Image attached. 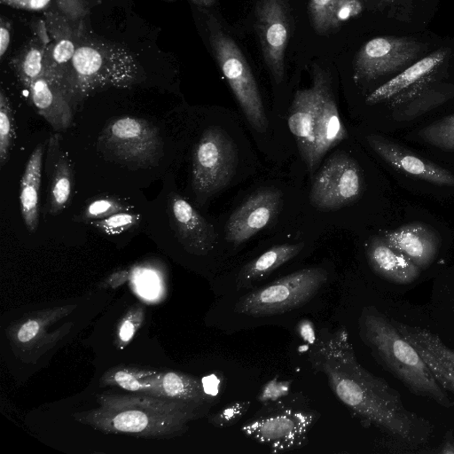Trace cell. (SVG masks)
Wrapping results in <instances>:
<instances>
[{
  "mask_svg": "<svg viewBox=\"0 0 454 454\" xmlns=\"http://www.w3.org/2000/svg\"><path fill=\"white\" fill-rule=\"evenodd\" d=\"M305 352L311 368L325 376L335 396L363 423L405 443L428 441L432 425L409 411L387 382L360 364L345 328L319 327Z\"/></svg>",
  "mask_w": 454,
  "mask_h": 454,
  "instance_id": "6da1fadb",
  "label": "cell"
},
{
  "mask_svg": "<svg viewBox=\"0 0 454 454\" xmlns=\"http://www.w3.org/2000/svg\"><path fill=\"white\" fill-rule=\"evenodd\" d=\"M332 282L330 270L315 265L217 296L210 324L227 334L270 325L290 329L300 318L323 308Z\"/></svg>",
  "mask_w": 454,
  "mask_h": 454,
  "instance_id": "7a4b0ae2",
  "label": "cell"
},
{
  "mask_svg": "<svg viewBox=\"0 0 454 454\" xmlns=\"http://www.w3.org/2000/svg\"><path fill=\"white\" fill-rule=\"evenodd\" d=\"M98 406L75 412L74 419L104 434L146 439H172L210 410L185 401L144 393L97 395Z\"/></svg>",
  "mask_w": 454,
  "mask_h": 454,
  "instance_id": "3957f363",
  "label": "cell"
},
{
  "mask_svg": "<svg viewBox=\"0 0 454 454\" xmlns=\"http://www.w3.org/2000/svg\"><path fill=\"white\" fill-rule=\"evenodd\" d=\"M358 332L379 363L410 391L445 408L453 405L419 350L396 329L392 319L373 307H366L358 317Z\"/></svg>",
  "mask_w": 454,
  "mask_h": 454,
  "instance_id": "277c9868",
  "label": "cell"
},
{
  "mask_svg": "<svg viewBox=\"0 0 454 454\" xmlns=\"http://www.w3.org/2000/svg\"><path fill=\"white\" fill-rule=\"evenodd\" d=\"M320 413L301 392L262 403L260 409L240 427L241 433L267 447L271 453L303 448L318 421Z\"/></svg>",
  "mask_w": 454,
  "mask_h": 454,
  "instance_id": "5b68a950",
  "label": "cell"
},
{
  "mask_svg": "<svg viewBox=\"0 0 454 454\" xmlns=\"http://www.w3.org/2000/svg\"><path fill=\"white\" fill-rule=\"evenodd\" d=\"M207 26L215 59L248 122L255 130L265 131L268 120L256 82L245 56L214 17L207 18Z\"/></svg>",
  "mask_w": 454,
  "mask_h": 454,
  "instance_id": "8992f818",
  "label": "cell"
},
{
  "mask_svg": "<svg viewBox=\"0 0 454 454\" xmlns=\"http://www.w3.org/2000/svg\"><path fill=\"white\" fill-rule=\"evenodd\" d=\"M98 147L109 158L121 163L145 167L160 157L162 141L152 123L141 118L122 116L105 126Z\"/></svg>",
  "mask_w": 454,
  "mask_h": 454,
  "instance_id": "52a82bcc",
  "label": "cell"
},
{
  "mask_svg": "<svg viewBox=\"0 0 454 454\" xmlns=\"http://www.w3.org/2000/svg\"><path fill=\"white\" fill-rule=\"evenodd\" d=\"M238 162L236 146L218 127L206 129L192 155V188L197 197L206 199L231 180Z\"/></svg>",
  "mask_w": 454,
  "mask_h": 454,
  "instance_id": "ba28073f",
  "label": "cell"
},
{
  "mask_svg": "<svg viewBox=\"0 0 454 454\" xmlns=\"http://www.w3.org/2000/svg\"><path fill=\"white\" fill-rule=\"evenodd\" d=\"M75 305L48 308L25 314L10 325L7 336L17 355L24 361L36 360L53 348L72 328L66 323L58 328L53 326L67 317Z\"/></svg>",
  "mask_w": 454,
  "mask_h": 454,
  "instance_id": "9c48e42d",
  "label": "cell"
},
{
  "mask_svg": "<svg viewBox=\"0 0 454 454\" xmlns=\"http://www.w3.org/2000/svg\"><path fill=\"white\" fill-rule=\"evenodd\" d=\"M363 190L364 177L357 163L348 154L337 153L317 173L309 200L319 210H335L356 200Z\"/></svg>",
  "mask_w": 454,
  "mask_h": 454,
  "instance_id": "30bf717a",
  "label": "cell"
},
{
  "mask_svg": "<svg viewBox=\"0 0 454 454\" xmlns=\"http://www.w3.org/2000/svg\"><path fill=\"white\" fill-rule=\"evenodd\" d=\"M77 84L84 90L129 83L134 77L133 60L119 49L98 43L79 46L71 59Z\"/></svg>",
  "mask_w": 454,
  "mask_h": 454,
  "instance_id": "8fae6325",
  "label": "cell"
},
{
  "mask_svg": "<svg viewBox=\"0 0 454 454\" xmlns=\"http://www.w3.org/2000/svg\"><path fill=\"white\" fill-rule=\"evenodd\" d=\"M422 45L410 38L380 36L366 42L354 62L356 81H371L395 73L416 60Z\"/></svg>",
  "mask_w": 454,
  "mask_h": 454,
  "instance_id": "7c38bea8",
  "label": "cell"
},
{
  "mask_svg": "<svg viewBox=\"0 0 454 454\" xmlns=\"http://www.w3.org/2000/svg\"><path fill=\"white\" fill-rule=\"evenodd\" d=\"M304 247V242L284 243L270 247L216 280L213 287L216 297L239 293L270 280L274 272L294 260Z\"/></svg>",
  "mask_w": 454,
  "mask_h": 454,
  "instance_id": "4fadbf2b",
  "label": "cell"
},
{
  "mask_svg": "<svg viewBox=\"0 0 454 454\" xmlns=\"http://www.w3.org/2000/svg\"><path fill=\"white\" fill-rule=\"evenodd\" d=\"M256 29L264 61L274 80L285 72V52L290 35V12L286 0H261L256 7Z\"/></svg>",
  "mask_w": 454,
  "mask_h": 454,
  "instance_id": "5bb4252c",
  "label": "cell"
},
{
  "mask_svg": "<svg viewBox=\"0 0 454 454\" xmlns=\"http://www.w3.org/2000/svg\"><path fill=\"white\" fill-rule=\"evenodd\" d=\"M282 205V193L267 187L251 194L229 217L225 239L235 247L270 223Z\"/></svg>",
  "mask_w": 454,
  "mask_h": 454,
  "instance_id": "9a60e30c",
  "label": "cell"
},
{
  "mask_svg": "<svg viewBox=\"0 0 454 454\" xmlns=\"http://www.w3.org/2000/svg\"><path fill=\"white\" fill-rule=\"evenodd\" d=\"M167 212L177 240L188 253L203 256L215 248L214 227L183 197L169 194Z\"/></svg>",
  "mask_w": 454,
  "mask_h": 454,
  "instance_id": "2e32d148",
  "label": "cell"
},
{
  "mask_svg": "<svg viewBox=\"0 0 454 454\" xmlns=\"http://www.w3.org/2000/svg\"><path fill=\"white\" fill-rule=\"evenodd\" d=\"M325 78V74L321 70H315L313 86L296 92L287 120L301 156L310 171L315 168V119Z\"/></svg>",
  "mask_w": 454,
  "mask_h": 454,
  "instance_id": "e0dca14e",
  "label": "cell"
},
{
  "mask_svg": "<svg viewBox=\"0 0 454 454\" xmlns=\"http://www.w3.org/2000/svg\"><path fill=\"white\" fill-rule=\"evenodd\" d=\"M367 141L395 168L434 184L454 186V175L449 170L415 155L383 137L372 135L367 137Z\"/></svg>",
  "mask_w": 454,
  "mask_h": 454,
  "instance_id": "ac0fdd59",
  "label": "cell"
},
{
  "mask_svg": "<svg viewBox=\"0 0 454 454\" xmlns=\"http://www.w3.org/2000/svg\"><path fill=\"white\" fill-rule=\"evenodd\" d=\"M383 239L405 254L420 270L432 264L439 250L437 235L423 223H410L386 231Z\"/></svg>",
  "mask_w": 454,
  "mask_h": 454,
  "instance_id": "d6986e66",
  "label": "cell"
},
{
  "mask_svg": "<svg viewBox=\"0 0 454 454\" xmlns=\"http://www.w3.org/2000/svg\"><path fill=\"white\" fill-rule=\"evenodd\" d=\"M59 138L57 133L51 137L45 165L48 176V211L52 215L63 211L69 202L74 186L71 160L61 150Z\"/></svg>",
  "mask_w": 454,
  "mask_h": 454,
  "instance_id": "ffe728a7",
  "label": "cell"
},
{
  "mask_svg": "<svg viewBox=\"0 0 454 454\" xmlns=\"http://www.w3.org/2000/svg\"><path fill=\"white\" fill-rule=\"evenodd\" d=\"M366 256L372 271L397 285H408L420 275V269L405 254L390 247L383 238L375 237L366 246Z\"/></svg>",
  "mask_w": 454,
  "mask_h": 454,
  "instance_id": "44dd1931",
  "label": "cell"
},
{
  "mask_svg": "<svg viewBox=\"0 0 454 454\" xmlns=\"http://www.w3.org/2000/svg\"><path fill=\"white\" fill-rule=\"evenodd\" d=\"M347 130L340 118L329 81L325 76L315 119L314 167L326 152L346 138Z\"/></svg>",
  "mask_w": 454,
  "mask_h": 454,
  "instance_id": "7402d4cb",
  "label": "cell"
},
{
  "mask_svg": "<svg viewBox=\"0 0 454 454\" xmlns=\"http://www.w3.org/2000/svg\"><path fill=\"white\" fill-rule=\"evenodd\" d=\"M446 49H439L416 61L388 82L373 90L366 98L369 105L389 99L433 74L444 62Z\"/></svg>",
  "mask_w": 454,
  "mask_h": 454,
  "instance_id": "603a6c76",
  "label": "cell"
},
{
  "mask_svg": "<svg viewBox=\"0 0 454 454\" xmlns=\"http://www.w3.org/2000/svg\"><path fill=\"white\" fill-rule=\"evenodd\" d=\"M30 96L37 112L57 131L65 130L72 123V111L60 90L44 76L30 85Z\"/></svg>",
  "mask_w": 454,
  "mask_h": 454,
  "instance_id": "cb8c5ba5",
  "label": "cell"
},
{
  "mask_svg": "<svg viewBox=\"0 0 454 454\" xmlns=\"http://www.w3.org/2000/svg\"><path fill=\"white\" fill-rule=\"evenodd\" d=\"M158 391L160 396L192 403L208 410L217 398L207 394L201 379L176 371H160Z\"/></svg>",
  "mask_w": 454,
  "mask_h": 454,
  "instance_id": "d4e9b609",
  "label": "cell"
},
{
  "mask_svg": "<svg viewBox=\"0 0 454 454\" xmlns=\"http://www.w3.org/2000/svg\"><path fill=\"white\" fill-rule=\"evenodd\" d=\"M43 149V145H39L33 151L20 182V211L27 229L30 232L35 231L38 226L39 190Z\"/></svg>",
  "mask_w": 454,
  "mask_h": 454,
  "instance_id": "484cf974",
  "label": "cell"
},
{
  "mask_svg": "<svg viewBox=\"0 0 454 454\" xmlns=\"http://www.w3.org/2000/svg\"><path fill=\"white\" fill-rule=\"evenodd\" d=\"M159 373L160 371L154 368L121 364L108 369L103 374L100 386H113L128 392L160 395Z\"/></svg>",
  "mask_w": 454,
  "mask_h": 454,
  "instance_id": "4316f807",
  "label": "cell"
},
{
  "mask_svg": "<svg viewBox=\"0 0 454 454\" xmlns=\"http://www.w3.org/2000/svg\"><path fill=\"white\" fill-rule=\"evenodd\" d=\"M392 322L407 340L429 349L454 370V349L447 347L437 335L419 326L409 325L393 319Z\"/></svg>",
  "mask_w": 454,
  "mask_h": 454,
  "instance_id": "83f0119b",
  "label": "cell"
},
{
  "mask_svg": "<svg viewBox=\"0 0 454 454\" xmlns=\"http://www.w3.org/2000/svg\"><path fill=\"white\" fill-rule=\"evenodd\" d=\"M419 134L424 141L435 147L454 151V114L433 122Z\"/></svg>",
  "mask_w": 454,
  "mask_h": 454,
  "instance_id": "f1b7e54d",
  "label": "cell"
},
{
  "mask_svg": "<svg viewBox=\"0 0 454 454\" xmlns=\"http://www.w3.org/2000/svg\"><path fill=\"white\" fill-rule=\"evenodd\" d=\"M145 306L137 303L121 317L114 337V345L118 349H123L132 340L145 321Z\"/></svg>",
  "mask_w": 454,
  "mask_h": 454,
  "instance_id": "f546056e",
  "label": "cell"
},
{
  "mask_svg": "<svg viewBox=\"0 0 454 454\" xmlns=\"http://www.w3.org/2000/svg\"><path fill=\"white\" fill-rule=\"evenodd\" d=\"M129 208L121 200L112 197H101L91 200L86 205L77 217L79 222L101 220L118 212Z\"/></svg>",
  "mask_w": 454,
  "mask_h": 454,
  "instance_id": "4dcf8cb0",
  "label": "cell"
},
{
  "mask_svg": "<svg viewBox=\"0 0 454 454\" xmlns=\"http://www.w3.org/2000/svg\"><path fill=\"white\" fill-rule=\"evenodd\" d=\"M14 120L8 98L2 90L0 93V166L8 161L13 138Z\"/></svg>",
  "mask_w": 454,
  "mask_h": 454,
  "instance_id": "1f68e13d",
  "label": "cell"
},
{
  "mask_svg": "<svg viewBox=\"0 0 454 454\" xmlns=\"http://www.w3.org/2000/svg\"><path fill=\"white\" fill-rule=\"evenodd\" d=\"M342 1L309 0V11L316 31L325 33L334 28V13Z\"/></svg>",
  "mask_w": 454,
  "mask_h": 454,
  "instance_id": "d6a6232c",
  "label": "cell"
},
{
  "mask_svg": "<svg viewBox=\"0 0 454 454\" xmlns=\"http://www.w3.org/2000/svg\"><path fill=\"white\" fill-rule=\"evenodd\" d=\"M420 353L436 380L454 394V370L445 361L423 346L411 342Z\"/></svg>",
  "mask_w": 454,
  "mask_h": 454,
  "instance_id": "836d02e7",
  "label": "cell"
},
{
  "mask_svg": "<svg viewBox=\"0 0 454 454\" xmlns=\"http://www.w3.org/2000/svg\"><path fill=\"white\" fill-rule=\"evenodd\" d=\"M139 221V215L122 211L89 223L104 234L118 235L134 228Z\"/></svg>",
  "mask_w": 454,
  "mask_h": 454,
  "instance_id": "e575fe53",
  "label": "cell"
},
{
  "mask_svg": "<svg viewBox=\"0 0 454 454\" xmlns=\"http://www.w3.org/2000/svg\"><path fill=\"white\" fill-rule=\"evenodd\" d=\"M251 401H236L230 403L215 413L208 414L207 421L217 428H225L238 423L249 411Z\"/></svg>",
  "mask_w": 454,
  "mask_h": 454,
  "instance_id": "d590c367",
  "label": "cell"
},
{
  "mask_svg": "<svg viewBox=\"0 0 454 454\" xmlns=\"http://www.w3.org/2000/svg\"><path fill=\"white\" fill-rule=\"evenodd\" d=\"M18 70L21 81L29 85L39 77L43 76V52L37 47L27 50L19 63Z\"/></svg>",
  "mask_w": 454,
  "mask_h": 454,
  "instance_id": "8d00e7d4",
  "label": "cell"
},
{
  "mask_svg": "<svg viewBox=\"0 0 454 454\" xmlns=\"http://www.w3.org/2000/svg\"><path fill=\"white\" fill-rule=\"evenodd\" d=\"M290 381H278L274 379L263 386L257 399L262 403L276 401L290 393Z\"/></svg>",
  "mask_w": 454,
  "mask_h": 454,
  "instance_id": "74e56055",
  "label": "cell"
},
{
  "mask_svg": "<svg viewBox=\"0 0 454 454\" xmlns=\"http://www.w3.org/2000/svg\"><path fill=\"white\" fill-rule=\"evenodd\" d=\"M59 9L72 20H76L87 13V5L84 0H56Z\"/></svg>",
  "mask_w": 454,
  "mask_h": 454,
  "instance_id": "f35d334b",
  "label": "cell"
},
{
  "mask_svg": "<svg viewBox=\"0 0 454 454\" xmlns=\"http://www.w3.org/2000/svg\"><path fill=\"white\" fill-rule=\"evenodd\" d=\"M76 48L74 43L67 38L60 39L52 51V58L58 64H63L72 59Z\"/></svg>",
  "mask_w": 454,
  "mask_h": 454,
  "instance_id": "ab89813d",
  "label": "cell"
},
{
  "mask_svg": "<svg viewBox=\"0 0 454 454\" xmlns=\"http://www.w3.org/2000/svg\"><path fill=\"white\" fill-rule=\"evenodd\" d=\"M2 4L13 8L39 11L46 8L51 0H0Z\"/></svg>",
  "mask_w": 454,
  "mask_h": 454,
  "instance_id": "60d3db41",
  "label": "cell"
},
{
  "mask_svg": "<svg viewBox=\"0 0 454 454\" xmlns=\"http://www.w3.org/2000/svg\"><path fill=\"white\" fill-rule=\"evenodd\" d=\"M10 43V27L7 23L1 21L0 27V57L3 58Z\"/></svg>",
  "mask_w": 454,
  "mask_h": 454,
  "instance_id": "b9f144b4",
  "label": "cell"
},
{
  "mask_svg": "<svg viewBox=\"0 0 454 454\" xmlns=\"http://www.w3.org/2000/svg\"><path fill=\"white\" fill-rule=\"evenodd\" d=\"M128 275H129V273L127 270L118 271V272L113 274L106 280V284H107V286H109L111 287H116L118 286H121V285H122V283H124L127 280Z\"/></svg>",
  "mask_w": 454,
  "mask_h": 454,
  "instance_id": "7bdbcfd3",
  "label": "cell"
},
{
  "mask_svg": "<svg viewBox=\"0 0 454 454\" xmlns=\"http://www.w3.org/2000/svg\"><path fill=\"white\" fill-rule=\"evenodd\" d=\"M192 1L200 6H209L215 2V0H192Z\"/></svg>",
  "mask_w": 454,
  "mask_h": 454,
  "instance_id": "ee69618b",
  "label": "cell"
},
{
  "mask_svg": "<svg viewBox=\"0 0 454 454\" xmlns=\"http://www.w3.org/2000/svg\"><path fill=\"white\" fill-rule=\"evenodd\" d=\"M382 1H386V2H387V1H390V0H382Z\"/></svg>",
  "mask_w": 454,
  "mask_h": 454,
  "instance_id": "f6af8a7d",
  "label": "cell"
}]
</instances>
